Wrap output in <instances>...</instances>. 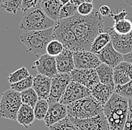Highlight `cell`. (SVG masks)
Listing matches in <instances>:
<instances>
[{
	"mask_svg": "<svg viewBox=\"0 0 132 130\" xmlns=\"http://www.w3.org/2000/svg\"><path fill=\"white\" fill-rule=\"evenodd\" d=\"M104 19L98 10L82 16L77 12L73 16L59 19L53 26V39L59 41L64 48L73 52L90 50L95 39L104 30Z\"/></svg>",
	"mask_w": 132,
	"mask_h": 130,
	"instance_id": "1",
	"label": "cell"
},
{
	"mask_svg": "<svg viewBox=\"0 0 132 130\" xmlns=\"http://www.w3.org/2000/svg\"><path fill=\"white\" fill-rule=\"evenodd\" d=\"M128 111V100L114 92L103 106L110 130H123Z\"/></svg>",
	"mask_w": 132,
	"mask_h": 130,
	"instance_id": "2",
	"label": "cell"
},
{
	"mask_svg": "<svg viewBox=\"0 0 132 130\" xmlns=\"http://www.w3.org/2000/svg\"><path fill=\"white\" fill-rule=\"evenodd\" d=\"M53 27L44 30L24 32L20 39L26 47V51L32 53L36 56L46 53V48L50 41L53 39Z\"/></svg>",
	"mask_w": 132,
	"mask_h": 130,
	"instance_id": "3",
	"label": "cell"
},
{
	"mask_svg": "<svg viewBox=\"0 0 132 130\" xmlns=\"http://www.w3.org/2000/svg\"><path fill=\"white\" fill-rule=\"evenodd\" d=\"M56 21L50 19L39 5L23 13L19 28L24 32L44 30L53 27Z\"/></svg>",
	"mask_w": 132,
	"mask_h": 130,
	"instance_id": "4",
	"label": "cell"
},
{
	"mask_svg": "<svg viewBox=\"0 0 132 130\" xmlns=\"http://www.w3.org/2000/svg\"><path fill=\"white\" fill-rule=\"evenodd\" d=\"M68 116L76 119H86L103 112V106L92 95L67 105Z\"/></svg>",
	"mask_w": 132,
	"mask_h": 130,
	"instance_id": "5",
	"label": "cell"
},
{
	"mask_svg": "<svg viewBox=\"0 0 132 130\" xmlns=\"http://www.w3.org/2000/svg\"><path fill=\"white\" fill-rule=\"evenodd\" d=\"M22 104L20 93L11 89L3 92L0 98V117L16 121L17 112Z\"/></svg>",
	"mask_w": 132,
	"mask_h": 130,
	"instance_id": "6",
	"label": "cell"
},
{
	"mask_svg": "<svg viewBox=\"0 0 132 130\" xmlns=\"http://www.w3.org/2000/svg\"><path fill=\"white\" fill-rule=\"evenodd\" d=\"M71 81L70 74L58 73L51 80V87L47 102L49 105L59 102Z\"/></svg>",
	"mask_w": 132,
	"mask_h": 130,
	"instance_id": "7",
	"label": "cell"
},
{
	"mask_svg": "<svg viewBox=\"0 0 132 130\" xmlns=\"http://www.w3.org/2000/svg\"><path fill=\"white\" fill-rule=\"evenodd\" d=\"M69 118L80 130H110L104 112L86 119H76L71 117Z\"/></svg>",
	"mask_w": 132,
	"mask_h": 130,
	"instance_id": "8",
	"label": "cell"
},
{
	"mask_svg": "<svg viewBox=\"0 0 132 130\" xmlns=\"http://www.w3.org/2000/svg\"><path fill=\"white\" fill-rule=\"evenodd\" d=\"M70 77L71 81L79 83L90 90L100 82L96 69L93 68L80 69L75 68L71 72Z\"/></svg>",
	"mask_w": 132,
	"mask_h": 130,
	"instance_id": "9",
	"label": "cell"
},
{
	"mask_svg": "<svg viewBox=\"0 0 132 130\" xmlns=\"http://www.w3.org/2000/svg\"><path fill=\"white\" fill-rule=\"evenodd\" d=\"M91 90L85 86L74 81H71L68 85L65 91L59 102L68 105L77 100L91 96Z\"/></svg>",
	"mask_w": 132,
	"mask_h": 130,
	"instance_id": "10",
	"label": "cell"
},
{
	"mask_svg": "<svg viewBox=\"0 0 132 130\" xmlns=\"http://www.w3.org/2000/svg\"><path fill=\"white\" fill-rule=\"evenodd\" d=\"M73 58L75 68L80 69H96L101 63L97 54L90 50L73 52Z\"/></svg>",
	"mask_w": 132,
	"mask_h": 130,
	"instance_id": "11",
	"label": "cell"
},
{
	"mask_svg": "<svg viewBox=\"0 0 132 130\" xmlns=\"http://www.w3.org/2000/svg\"><path fill=\"white\" fill-rule=\"evenodd\" d=\"M32 68H35L38 73L50 78H53L58 74L56 58L47 53L41 55L40 58L34 63Z\"/></svg>",
	"mask_w": 132,
	"mask_h": 130,
	"instance_id": "12",
	"label": "cell"
},
{
	"mask_svg": "<svg viewBox=\"0 0 132 130\" xmlns=\"http://www.w3.org/2000/svg\"><path fill=\"white\" fill-rule=\"evenodd\" d=\"M107 33L110 35L112 44L116 50L122 55L132 51V32L121 35L116 33L113 27H110L107 29Z\"/></svg>",
	"mask_w": 132,
	"mask_h": 130,
	"instance_id": "13",
	"label": "cell"
},
{
	"mask_svg": "<svg viewBox=\"0 0 132 130\" xmlns=\"http://www.w3.org/2000/svg\"><path fill=\"white\" fill-rule=\"evenodd\" d=\"M97 56L101 63H104L112 68H114L124 61L123 55L116 50L111 41L99 51Z\"/></svg>",
	"mask_w": 132,
	"mask_h": 130,
	"instance_id": "14",
	"label": "cell"
},
{
	"mask_svg": "<svg viewBox=\"0 0 132 130\" xmlns=\"http://www.w3.org/2000/svg\"><path fill=\"white\" fill-rule=\"evenodd\" d=\"M68 116L67 105L57 102L49 105L48 111L44 119L45 126L49 128L52 125L56 123Z\"/></svg>",
	"mask_w": 132,
	"mask_h": 130,
	"instance_id": "15",
	"label": "cell"
},
{
	"mask_svg": "<svg viewBox=\"0 0 132 130\" xmlns=\"http://www.w3.org/2000/svg\"><path fill=\"white\" fill-rule=\"evenodd\" d=\"M51 80L52 78L40 74H38L34 78L32 88L37 93L39 99H48L51 87Z\"/></svg>",
	"mask_w": 132,
	"mask_h": 130,
	"instance_id": "16",
	"label": "cell"
},
{
	"mask_svg": "<svg viewBox=\"0 0 132 130\" xmlns=\"http://www.w3.org/2000/svg\"><path fill=\"white\" fill-rule=\"evenodd\" d=\"M58 73L70 74L75 68L73 58V51L64 49L63 51L55 57Z\"/></svg>",
	"mask_w": 132,
	"mask_h": 130,
	"instance_id": "17",
	"label": "cell"
},
{
	"mask_svg": "<svg viewBox=\"0 0 132 130\" xmlns=\"http://www.w3.org/2000/svg\"><path fill=\"white\" fill-rule=\"evenodd\" d=\"M62 5V3L59 0H42L39 4L44 12L54 21L59 20Z\"/></svg>",
	"mask_w": 132,
	"mask_h": 130,
	"instance_id": "18",
	"label": "cell"
},
{
	"mask_svg": "<svg viewBox=\"0 0 132 130\" xmlns=\"http://www.w3.org/2000/svg\"><path fill=\"white\" fill-rule=\"evenodd\" d=\"M91 95L95 98L102 106H104L112 96L114 89L99 82L93 89L91 90Z\"/></svg>",
	"mask_w": 132,
	"mask_h": 130,
	"instance_id": "19",
	"label": "cell"
},
{
	"mask_svg": "<svg viewBox=\"0 0 132 130\" xmlns=\"http://www.w3.org/2000/svg\"><path fill=\"white\" fill-rule=\"evenodd\" d=\"M35 119V117L32 108L28 105L22 104L17 112L16 121L22 125L24 128L28 129L29 126H31Z\"/></svg>",
	"mask_w": 132,
	"mask_h": 130,
	"instance_id": "20",
	"label": "cell"
},
{
	"mask_svg": "<svg viewBox=\"0 0 132 130\" xmlns=\"http://www.w3.org/2000/svg\"><path fill=\"white\" fill-rule=\"evenodd\" d=\"M96 72L100 83L105 84L115 90L116 84L113 79V68L104 63H101V65L96 68Z\"/></svg>",
	"mask_w": 132,
	"mask_h": 130,
	"instance_id": "21",
	"label": "cell"
},
{
	"mask_svg": "<svg viewBox=\"0 0 132 130\" xmlns=\"http://www.w3.org/2000/svg\"><path fill=\"white\" fill-rule=\"evenodd\" d=\"M131 65L129 63L122 61L113 68V79L116 85H123L131 81L128 76V69Z\"/></svg>",
	"mask_w": 132,
	"mask_h": 130,
	"instance_id": "22",
	"label": "cell"
},
{
	"mask_svg": "<svg viewBox=\"0 0 132 130\" xmlns=\"http://www.w3.org/2000/svg\"><path fill=\"white\" fill-rule=\"evenodd\" d=\"M111 41V38L109 33H101L95 39L91 46L90 51L97 54L99 51H101L106 45H107Z\"/></svg>",
	"mask_w": 132,
	"mask_h": 130,
	"instance_id": "23",
	"label": "cell"
},
{
	"mask_svg": "<svg viewBox=\"0 0 132 130\" xmlns=\"http://www.w3.org/2000/svg\"><path fill=\"white\" fill-rule=\"evenodd\" d=\"M23 0H2L0 8L11 14H16L20 11H21Z\"/></svg>",
	"mask_w": 132,
	"mask_h": 130,
	"instance_id": "24",
	"label": "cell"
},
{
	"mask_svg": "<svg viewBox=\"0 0 132 130\" xmlns=\"http://www.w3.org/2000/svg\"><path fill=\"white\" fill-rule=\"evenodd\" d=\"M20 96H21V100H22L23 104L31 106L32 108H34L37 102L39 100L37 93H35V91L34 90L32 87L21 92Z\"/></svg>",
	"mask_w": 132,
	"mask_h": 130,
	"instance_id": "25",
	"label": "cell"
},
{
	"mask_svg": "<svg viewBox=\"0 0 132 130\" xmlns=\"http://www.w3.org/2000/svg\"><path fill=\"white\" fill-rule=\"evenodd\" d=\"M48 108H49V104L47 102V100L39 99L33 108L35 119L38 120H44L48 111Z\"/></svg>",
	"mask_w": 132,
	"mask_h": 130,
	"instance_id": "26",
	"label": "cell"
},
{
	"mask_svg": "<svg viewBox=\"0 0 132 130\" xmlns=\"http://www.w3.org/2000/svg\"><path fill=\"white\" fill-rule=\"evenodd\" d=\"M113 29L118 34H128L132 32V20L129 18H125L117 23H113Z\"/></svg>",
	"mask_w": 132,
	"mask_h": 130,
	"instance_id": "27",
	"label": "cell"
},
{
	"mask_svg": "<svg viewBox=\"0 0 132 130\" xmlns=\"http://www.w3.org/2000/svg\"><path fill=\"white\" fill-rule=\"evenodd\" d=\"M49 130H80L70 120L69 117L59 121L49 127Z\"/></svg>",
	"mask_w": 132,
	"mask_h": 130,
	"instance_id": "28",
	"label": "cell"
},
{
	"mask_svg": "<svg viewBox=\"0 0 132 130\" xmlns=\"http://www.w3.org/2000/svg\"><path fill=\"white\" fill-rule=\"evenodd\" d=\"M29 75H30V74L29 72L28 69L26 67H22V68L16 70L15 72L10 74L7 78V80L10 84H12V83H14L23 80L27 77H29Z\"/></svg>",
	"mask_w": 132,
	"mask_h": 130,
	"instance_id": "29",
	"label": "cell"
},
{
	"mask_svg": "<svg viewBox=\"0 0 132 130\" xmlns=\"http://www.w3.org/2000/svg\"><path fill=\"white\" fill-rule=\"evenodd\" d=\"M33 81H34V77L30 74L29 77H27L26 78H25L20 81L10 84L11 89L14 90V91H16V92L21 93L26 89L32 87Z\"/></svg>",
	"mask_w": 132,
	"mask_h": 130,
	"instance_id": "30",
	"label": "cell"
},
{
	"mask_svg": "<svg viewBox=\"0 0 132 130\" xmlns=\"http://www.w3.org/2000/svg\"><path fill=\"white\" fill-rule=\"evenodd\" d=\"M63 44L56 39H53L50 41L46 48V53L52 57H56L60 54L64 50Z\"/></svg>",
	"mask_w": 132,
	"mask_h": 130,
	"instance_id": "31",
	"label": "cell"
},
{
	"mask_svg": "<svg viewBox=\"0 0 132 130\" xmlns=\"http://www.w3.org/2000/svg\"><path fill=\"white\" fill-rule=\"evenodd\" d=\"M77 12V5L74 4L71 1L62 5L61 8L59 19H63L73 16Z\"/></svg>",
	"mask_w": 132,
	"mask_h": 130,
	"instance_id": "32",
	"label": "cell"
},
{
	"mask_svg": "<svg viewBox=\"0 0 132 130\" xmlns=\"http://www.w3.org/2000/svg\"><path fill=\"white\" fill-rule=\"evenodd\" d=\"M114 92L127 98L128 100L132 99V81H130L123 85H116Z\"/></svg>",
	"mask_w": 132,
	"mask_h": 130,
	"instance_id": "33",
	"label": "cell"
},
{
	"mask_svg": "<svg viewBox=\"0 0 132 130\" xmlns=\"http://www.w3.org/2000/svg\"><path fill=\"white\" fill-rule=\"evenodd\" d=\"M94 5L90 2H83L77 6V13L82 16L89 15L94 11Z\"/></svg>",
	"mask_w": 132,
	"mask_h": 130,
	"instance_id": "34",
	"label": "cell"
},
{
	"mask_svg": "<svg viewBox=\"0 0 132 130\" xmlns=\"http://www.w3.org/2000/svg\"><path fill=\"white\" fill-rule=\"evenodd\" d=\"M123 130H132V99L128 100V111Z\"/></svg>",
	"mask_w": 132,
	"mask_h": 130,
	"instance_id": "35",
	"label": "cell"
},
{
	"mask_svg": "<svg viewBox=\"0 0 132 130\" xmlns=\"http://www.w3.org/2000/svg\"><path fill=\"white\" fill-rule=\"evenodd\" d=\"M39 0H23L22 2V7H21V11L24 13L25 11L35 8L38 5Z\"/></svg>",
	"mask_w": 132,
	"mask_h": 130,
	"instance_id": "36",
	"label": "cell"
},
{
	"mask_svg": "<svg viewBox=\"0 0 132 130\" xmlns=\"http://www.w3.org/2000/svg\"><path fill=\"white\" fill-rule=\"evenodd\" d=\"M128 15V12L123 9L122 11H121L120 12H118V13H116V14H111L110 17L113 20L114 23H117L120 20H122L124 19L127 18V17Z\"/></svg>",
	"mask_w": 132,
	"mask_h": 130,
	"instance_id": "37",
	"label": "cell"
},
{
	"mask_svg": "<svg viewBox=\"0 0 132 130\" xmlns=\"http://www.w3.org/2000/svg\"><path fill=\"white\" fill-rule=\"evenodd\" d=\"M99 13L101 14V16L104 17H110L112 11L108 5H102L98 9Z\"/></svg>",
	"mask_w": 132,
	"mask_h": 130,
	"instance_id": "38",
	"label": "cell"
},
{
	"mask_svg": "<svg viewBox=\"0 0 132 130\" xmlns=\"http://www.w3.org/2000/svg\"><path fill=\"white\" fill-rule=\"evenodd\" d=\"M123 59L124 61L129 63L132 64V51H131L130 53H127V54H124L123 55Z\"/></svg>",
	"mask_w": 132,
	"mask_h": 130,
	"instance_id": "39",
	"label": "cell"
},
{
	"mask_svg": "<svg viewBox=\"0 0 132 130\" xmlns=\"http://www.w3.org/2000/svg\"><path fill=\"white\" fill-rule=\"evenodd\" d=\"M92 1L93 0H71V2L75 4L76 5H79L80 4H82L83 2H90V3H92Z\"/></svg>",
	"mask_w": 132,
	"mask_h": 130,
	"instance_id": "40",
	"label": "cell"
},
{
	"mask_svg": "<svg viewBox=\"0 0 132 130\" xmlns=\"http://www.w3.org/2000/svg\"><path fill=\"white\" fill-rule=\"evenodd\" d=\"M128 76H129L131 81H132V64L130 65L129 69H128Z\"/></svg>",
	"mask_w": 132,
	"mask_h": 130,
	"instance_id": "41",
	"label": "cell"
},
{
	"mask_svg": "<svg viewBox=\"0 0 132 130\" xmlns=\"http://www.w3.org/2000/svg\"><path fill=\"white\" fill-rule=\"evenodd\" d=\"M62 3V5H65L66 3H68V2H71V0H59Z\"/></svg>",
	"mask_w": 132,
	"mask_h": 130,
	"instance_id": "42",
	"label": "cell"
},
{
	"mask_svg": "<svg viewBox=\"0 0 132 130\" xmlns=\"http://www.w3.org/2000/svg\"><path fill=\"white\" fill-rule=\"evenodd\" d=\"M128 5H131L132 6V0H125Z\"/></svg>",
	"mask_w": 132,
	"mask_h": 130,
	"instance_id": "43",
	"label": "cell"
},
{
	"mask_svg": "<svg viewBox=\"0 0 132 130\" xmlns=\"http://www.w3.org/2000/svg\"><path fill=\"white\" fill-rule=\"evenodd\" d=\"M2 0H0V6H1V5H2Z\"/></svg>",
	"mask_w": 132,
	"mask_h": 130,
	"instance_id": "44",
	"label": "cell"
},
{
	"mask_svg": "<svg viewBox=\"0 0 132 130\" xmlns=\"http://www.w3.org/2000/svg\"><path fill=\"white\" fill-rule=\"evenodd\" d=\"M41 1H42V0H39V2H38V5H39V4H40V2H41Z\"/></svg>",
	"mask_w": 132,
	"mask_h": 130,
	"instance_id": "45",
	"label": "cell"
}]
</instances>
